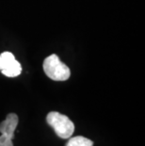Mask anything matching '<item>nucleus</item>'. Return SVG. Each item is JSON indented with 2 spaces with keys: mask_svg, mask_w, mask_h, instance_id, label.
<instances>
[{
  "mask_svg": "<svg viewBox=\"0 0 145 146\" xmlns=\"http://www.w3.org/2000/svg\"><path fill=\"white\" fill-rule=\"evenodd\" d=\"M19 118L15 113H10L6 119L0 123V133L13 139L14 131L16 129Z\"/></svg>",
  "mask_w": 145,
  "mask_h": 146,
  "instance_id": "nucleus-4",
  "label": "nucleus"
},
{
  "mask_svg": "<svg viewBox=\"0 0 145 146\" xmlns=\"http://www.w3.org/2000/svg\"><path fill=\"white\" fill-rule=\"evenodd\" d=\"M0 72L8 77H16L22 73V66L12 53L6 51L0 55Z\"/></svg>",
  "mask_w": 145,
  "mask_h": 146,
  "instance_id": "nucleus-3",
  "label": "nucleus"
},
{
  "mask_svg": "<svg viewBox=\"0 0 145 146\" xmlns=\"http://www.w3.org/2000/svg\"><path fill=\"white\" fill-rule=\"evenodd\" d=\"M46 122L61 139H69L75 132V125L69 117L57 111L49 112L46 116Z\"/></svg>",
  "mask_w": 145,
  "mask_h": 146,
  "instance_id": "nucleus-2",
  "label": "nucleus"
},
{
  "mask_svg": "<svg viewBox=\"0 0 145 146\" xmlns=\"http://www.w3.org/2000/svg\"><path fill=\"white\" fill-rule=\"evenodd\" d=\"M0 146H13L12 139H10L9 137L2 134L0 136Z\"/></svg>",
  "mask_w": 145,
  "mask_h": 146,
  "instance_id": "nucleus-6",
  "label": "nucleus"
},
{
  "mask_svg": "<svg viewBox=\"0 0 145 146\" xmlns=\"http://www.w3.org/2000/svg\"><path fill=\"white\" fill-rule=\"evenodd\" d=\"M42 68L45 74L55 81H65L69 79L71 71L69 67L61 62L57 55H50L44 60Z\"/></svg>",
  "mask_w": 145,
  "mask_h": 146,
  "instance_id": "nucleus-1",
  "label": "nucleus"
},
{
  "mask_svg": "<svg viewBox=\"0 0 145 146\" xmlns=\"http://www.w3.org/2000/svg\"><path fill=\"white\" fill-rule=\"evenodd\" d=\"M65 146H93V142L85 137L77 136L70 138Z\"/></svg>",
  "mask_w": 145,
  "mask_h": 146,
  "instance_id": "nucleus-5",
  "label": "nucleus"
}]
</instances>
